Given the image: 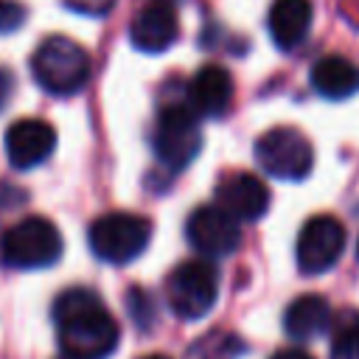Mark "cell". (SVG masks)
Masks as SVG:
<instances>
[{"label": "cell", "instance_id": "cell-1", "mask_svg": "<svg viewBox=\"0 0 359 359\" xmlns=\"http://www.w3.org/2000/svg\"><path fill=\"white\" fill-rule=\"evenodd\" d=\"M53 323L67 359H107L118 348L121 328L104 300L90 289H65L53 303Z\"/></svg>", "mask_w": 359, "mask_h": 359}, {"label": "cell", "instance_id": "cell-2", "mask_svg": "<svg viewBox=\"0 0 359 359\" xmlns=\"http://www.w3.org/2000/svg\"><path fill=\"white\" fill-rule=\"evenodd\" d=\"M90 53L70 36L53 34L42 39L31 56V73L36 84L50 95H76L90 81Z\"/></svg>", "mask_w": 359, "mask_h": 359}, {"label": "cell", "instance_id": "cell-3", "mask_svg": "<svg viewBox=\"0 0 359 359\" xmlns=\"http://www.w3.org/2000/svg\"><path fill=\"white\" fill-rule=\"evenodd\" d=\"M62 233L45 216H25L3 233V264L14 269H45L62 258Z\"/></svg>", "mask_w": 359, "mask_h": 359}, {"label": "cell", "instance_id": "cell-4", "mask_svg": "<svg viewBox=\"0 0 359 359\" xmlns=\"http://www.w3.org/2000/svg\"><path fill=\"white\" fill-rule=\"evenodd\" d=\"M151 146H154L157 160L168 171H182L202 149L199 115L188 104H180V101L163 104L157 112Z\"/></svg>", "mask_w": 359, "mask_h": 359}, {"label": "cell", "instance_id": "cell-5", "mask_svg": "<svg viewBox=\"0 0 359 359\" xmlns=\"http://www.w3.org/2000/svg\"><path fill=\"white\" fill-rule=\"evenodd\" d=\"M90 247L93 252L107 261V264H129L132 258H137L149 238H151V222L146 216L137 213H126V210H112L98 216L90 224Z\"/></svg>", "mask_w": 359, "mask_h": 359}, {"label": "cell", "instance_id": "cell-6", "mask_svg": "<svg viewBox=\"0 0 359 359\" xmlns=\"http://www.w3.org/2000/svg\"><path fill=\"white\" fill-rule=\"evenodd\" d=\"M219 297V272L205 258L182 261L165 278V300L182 320H199Z\"/></svg>", "mask_w": 359, "mask_h": 359}, {"label": "cell", "instance_id": "cell-7", "mask_svg": "<svg viewBox=\"0 0 359 359\" xmlns=\"http://www.w3.org/2000/svg\"><path fill=\"white\" fill-rule=\"evenodd\" d=\"M255 160L269 177L297 182L309 177L314 165V149L303 132L292 126H275L255 140Z\"/></svg>", "mask_w": 359, "mask_h": 359}, {"label": "cell", "instance_id": "cell-8", "mask_svg": "<svg viewBox=\"0 0 359 359\" xmlns=\"http://www.w3.org/2000/svg\"><path fill=\"white\" fill-rule=\"evenodd\" d=\"M345 224L337 219V216H328V213H320V216H311L300 236H297V266L300 272L306 275H320L325 269H331L342 250H345Z\"/></svg>", "mask_w": 359, "mask_h": 359}, {"label": "cell", "instance_id": "cell-9", "mask_svg": "<svg viewBox=\"0 0 359 359\" xmlns=\"http://www.w3.org/2000/svg\"><path fill=\"white\" fill-rule=\"evenodd\" d=\"M185 236L191 247L205 258H222L238 250L241 244V227L238 222L222 210L219 205H202L196 208L185 222Z\"/></svg>", "mask_w": 359, "mask_h": 359}, {"label": "cell", "instance_id": "cell-10", "mask_svg": "<svg viewBox=\"0 0 359 359\" xmlns=\"http://www.w3.org/2000/svg\"><path fill=\"white\" fill-rule=\"evenodd\" d=\"M53 149H56V132L48 121L20 118L6 129V157L20 171L45 163Z\"/></svg>", "mask_w": 359, "mask_h": 359}, {"label": "cell", "instance_id": "cell-11", "mask_svg": "<svg viewBox=\"0 0 359 359\" xmlns=\"http://www.w3.org/2000/svg\"><path fill=\"white\" fill-rule=\"evenodd\" d=\"M213 196H216V205L227 210L236 222H255L269 208V188L264 185V180L247 171L222 177Z\"/></svg>", "mask_w": 359, "mask_h": 359}, {"label": "cell", "instance_id": "cell-12", "mask_svg": "<svg viewBox=\"0 0 359 359\" xmlns=\"http://www.w3.org/2000/svg\"><path fill=\"white\" fill-rule=\"evenodd\" d=\"M180 36V22L174 6L165 0H151L129 22V39L143 53H163Z\"/></svg>", "mask_w": 359, "mask_h": 359}, {"label": "cell", "instance_id": "cell-13", "mask_svg": "<svg viewBox=\"0 0 359 359\" xmlns=\"http://www.w3.org/2000/svg\"><path fill=\"white\" fill-rule=\"evenodd\" d=\"M236 95L233 76L219 65H205L188 84V107L199 118H222Z\"/></svg>", "mask_w": 359, "mask_h": 359}, {"label": "cell", "instance_id": "cell-14", "mask_svg": "<svg viewBox=\"0 0 359 359\" xmlns=\"http://www.w3.org/2000/svg\"><path fill=\"white\" fill-rule=\"evenodd\" d=\"M334 323V309L323 294H300L286 306L283 314V331L297 339L309 342L323 337Z\"/></svg>", "mask_w": 359, "mask_h": 359}, {"label": "cell", "instance_id": "cell-15", "mask_svg": "<svg viewBox=\"0 0 359 359\" xmlns=\"http://www.w3.org/2000/svg\"><path fill=\"white\" fill-rule=\"evenodd\" d=\"M311 14H314L311 0H272L266 25H269V34H272L275 45L280 50L297 48L309 36Z\"/></svg>", "mask_w": 359, "mask_h": 359}, {"label": "cell", "instance_id": "cell-16", "mask_svg": "<svg viewBox=\"0 0 359 359\" xmlns=\"http://www.w3.org/2000/svg\"><path fill=\"white\" fill-rule=\"evenodd\" d=\"M311 87L331 101L351 98L359 93V65L339 53H325L311 67Z\"/></svg>", "mask_w": 359, "mask_h": 359}, {"label": "cell", "instance_id": "cell-17", "mask_svg": "<svg viewBox=\"0 0 359 359\" xmlns=\"http://www.w3.org/2000/svg\"><path fill=\"white\" fill-rule=\"evenodd\" d=\"M331 325V359H359V311L345 309Z\"/></svg>", "mask_w": 359, "mask_h": 359}, {"label": "cell", "instance_id": "cell-18", "mask_svg": "<svg viewBox=\"0 0 359 359\" xmlns=\"http://www.w3.org/2000/svg\"><path fill=\"white\" fill-rule=\"evenodd\" d=\"M244 342L230 331H210L188 348V359H236Z\"/></svg>", "mask_w": 359, "mask_h": 359}, {"label": "cell", "instance_id": "cell-19", "mask_svg": "<svg viewBox=\"0 0 359 359\" xmlns=\"http://www.w3.org/2000/svg\"><path fill=\"white\" fill-rule=\"evenodd\" d=\"M25 6L20 0H0V34H14L25 22Z\"/></svg>", "mask_w": 359, "mask_h": 359}, {"label": "cell", "instance_id": "cell-20", "mask_svg": "<svg viewBox=\"0 0 359 359\" xmlns=\"http://www.w3.org/2000/svg\"><path fill=\"white\" fill-rule=\"evenodd\" d=\"M65 6L70 11H79V14H90V17H104L115 0H65Z\"/></svg>", "mask_w": 359, "mask_h": 359}, {"label": "cell", "instance_id": "cell-21", "mask_svg": "<svg viewBox=\"0 0 359 359\" xmlns=\"http://www.w3.org/2000/svg\"><path fill=\"white\" fill-rule=\"evenodd\" d=\"M11 90H14V76H11L6 67H0V109L6 107V101H8Z\"/></svg>", "mask_w": 359, "mask_h": 359}, {"label": "cell", "instance_id": "cell-22", "mask_svg": "<svg viewBox=\"0 0 359 359\" xmlns=\"http://www.w3.org/2000/svg\"><path fill=\"white\" fill-rule=\"evenodd\" d=\"M272 359H314V356L306 353L303 348H283V351H278Z\"/></svg>", "mask_w": 359, "mask_h": 359}, {"label": "cell", "instance_id": "cell-23", "mask_svg": "<svg viewBox=\"0 0 359 359\" xmlns=\"http://www.w3.org/2000/svg\"><path fill=\"white\" fill-rule=\"evenodd\" d=\"M143 359H171V356H165V353H149V356H143Z\"/></svg>", "mask_w": 359, "mask_h": 359}, {"label": "cell", "instance_id": "cell-24", "mask_svg": "<svg viewBox=\"0 0 359 359\" xmlns=\"http://www.w3.org/2000/svg\"><path fill=\"white\" fill-rule=\"evenodd\" d=\"M356 255H359V247H356Z\"/></svg>", "mask_w": 359, "mask_h": 359}, {"label": "cell", "instance_id": "cell-25", "mask_svg": "<svg viewBox=\"0 0 359 359\" xmlns=\"http://www.w3.org/2000/svg\"><path fill=\"white\" fill-rule=\"evenodd\" d=\"M65 359H67V356H65Z\"/></svg>", "mask_w": 359, "mask_h": 359}]
</instances>
